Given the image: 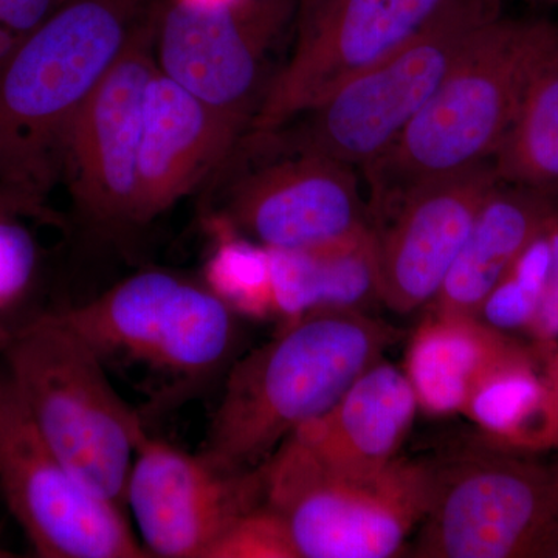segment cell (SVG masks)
<instances>
[{
	"mask_svg": "<svg viewBox=\"0 0 558 558\" xmlns=\"http://www.w3.org/2000/svg\"><path fill=\"white\" fill-rule=\"evenodd\" d=\"M502 183L558 197V60L532 84L494 160Z\"/></svg>",
	"mask_w": 558,
	"mask_h": 558,
	"instance_id": "21",
	"label": "cell"
},
{
	"mask_svg": "<svg viewBox=\"0 0 558 558\" xmlns=\"http://www.w3.org/2000/svg\"><path fill=\"white\" fill-rule=\"evenodd\" d=\"M183 2L196 3V5L220 7L231 5V3L241 2V0H183Z\"/></svg>",
	"mask_w": 558,
	"mask_h": 558,
	"instance_id": "31",
	"label": "cell"
},
{
	"mask_svg": "<svg viewBox=\"0 0 558 558\" xmlns=\"http://www.w3.org/2000/svg\"><path fill=\"white\" fill-rule=\"evenodd\" d=\"M159 13L140 25L81 106L62 150L61 180L76 211L109 233L134 229L143 110L157 70Z\"/></svg>",
	"mask_w": 558,
	"mask_h": 558,
	"instance_id": "12",
	"label": "cell"
},
{
	"mask_svg": "<svg viewBox=\"0 0 558 558\" xmlns=\"http://www.w3.org/2000/svg\"><path fill=\"white\" fill-rule=\"evenodd\" d=\"M499 183L487 161L413 191L373 223L381 304L396 314H411L435 300Z\"/></svg>",
	"mask_w": 558,
	"mask_h": 558,
	"instance_id": "15",
	"label": "cell"
},
{
	"mask_svg": "<svg viewBox=\"0 0 558 558\" xmlns=\"http://www.w3.org/2000/svg\"><path fill=\"white\" fill-rule=\"evenodd\" d=\"M293 7V0L220 7L167 0L157 20V68L242 135L269 86L267 54Z\"/></svg>",
	"mask_w": 558,
	"mask_h": 558,
	"instance_id": "10",
	"label": "cell"
},
{
	"mask_svg": "<svg viewBox=\"0 0 558 558\" xmlns=\"http://www.w3.org/2000/svg\"><path fill=\"white\" fill-rule=\"evenodd\" d=\"M69 0H0V25L27 36Z\"/></svg>",
	"mask_w": 558,
	"mask_h": 558,
	"instance_id": "28",
	"label": "cell"
},
{
	"mask_svg": "<svg viewBox=\"0 0 558 558\" xmlns=\"http://www.w3.org/2000/svg\"><path fill=\"white\" fill-rule=\"evenodd\" d=\"M264 502L299 558L399 556L427 513L435 464L398 458L371 475H339L281 447L259 468Z\"/></svg>",
	"mask_w": 558,
	"mask_h": 558,
	"instance_id": "7",
	"label": "cell"
},
{
	"mask_svg": "<svg viewBox=\"0 0 558 558\" xmlns=\"http://www.w3.org/2000/svg\"><path fill=\"white\" fill-rule=\"evenodd\" d=\"M398 330L362 312H315L233 362L199 453L213 468H260L379 362Z\"/></svg>",
	"mask_w": 558,
	"mask_h": 558,
	"instance_id": "2",
	"label": "cell"
},
{
	"mask_svg": "<svg viewBox=\"0 0 558 558\" xmlns=\"http://www.w3.org/2000/svg\"><path fill=\"white\" fill-rule=\"evenodd\" d=\"M543 376L548 388L550 413H553L554 447H558V347L548 355Z\"/></svg>",
	"mask_w": 558,
	"mask_h": 558,
	"instance_id": "30",
	"label": "cell"
},
{
	"mask_svg": "<svg viewBox=\"0 0 558 558\" xmlns=\"http://www.w3.org/2000/svg\"><path fill=\"white\" fill-rule=\"evenodd\" d=\"M160 0H69L0 69V186L47 204L81 106Z\"/></svg>",
	"mask_w": 558,
	"mask_h": 558,
	"instance_id": "3",
	"label": "cell"
},
{
	"mask_svg": "<svg viewBox=\"0 0 558 558\" xmlns=\"http://www.w3.org/2000/svg\"><path fill=\"white\" fill-rule=\"evenodd\" d=\"M207 558H299L282 520L260 502L242 513L208 550Z\"/></svg>",
	"mask_w": 558,
	"mask_h": 558,
	"instance_id": "26",
	"label": "cell"
},
{
	"mask_svg": "<svg viewBox=\"0 0 558 558\" xmlns=\"http://www.w3.org/2000/svg\"><path fill=\"white\" fill-rule=\"evenodd\" d=\"M548 236L550 247L548 284H546L537 318L527 333L539 351L549 355L558 347V211L550 219Z\"/></svg>",
	"mask_w": 558,
	"mask_h": 558,
	"instance_id": "27",
	"label": "cell"
},
{
	"mask_svg": "<svg viewBox=\"0 0 558 558\" xmlns=\"http://www.w3.org/2000/svg\"><path fill=\"white\" fill-rule=\"evenodd\" d=\"M11 554L9 553V550L7 549H3L2 546H0V557H10Z\"/></svg>",
	"mask_w": 558,
	"mask_h": 558,
	"instance_id": "33",
	"label": "cell"
},
{
	"mask_svg": "<svg viewBox=\"0 0 558 558\" xmlns=\"http://www.w3.org/2000/svg\"><path fill=\"white\" fill-rule=\"evenodd\" d=\"M520 348L478 317L432 312L411 337L403 368L418 410L438 417L461 413L478 381Z\"/></svg>",
	"mask_w": 558,
	"mask_h": 558,
	"instance_id": "19",
	"label": "cell"
},
{
	"mask_svg": "<svg viewBox=\"0 0 558 558\" xmlns=\"http://www.w3.org/2000/svg\"><path fill=\"white\" fill-rule=\"evenodd\" d=\"M451 0H301L295 46L270 78L253 138L284 126L438 17Z\"/></svg>",
	"mask_w": 558,
	"mask_h": 558,
	"instance_id": "11",
	"label": "cell"
},
{
	"mask_svg": "<svg viewBox=\"0 0 558 558\" xmlns=\"http://www.w3.org/2000/svg\"><path fill=\"white\" fill-rule=\"evenodd\" d=\"M98 357L165 379L167 398H185L233 359L238 315L205 282L167 270L123 279L97 299L54 310Z\"/></svg>",
	"mask_w": 558,
	"mask_h": 558,
	"instance_id": "6",
	"label": "cell"
},
{
	"mask_svg": "<svg viewBox=\"0 0 558 558\" xmlns=\"http://www.w3.org/2000/svg\"><path fill=\"white\" fill-rule=\"evenodd\" d=\"M315 312H362L381 304L373 227L325 247L311 248Z\"/></svg>",
	"mask_w": 558,
	"mask_h": 558,
	"instance_id": "23",
	"label": "cell"
},
{
	"mask_svg": "<svg viewBox=\"0 0 558 558\" xmlns=\"http://www.w3.org/2000/svg\"><path fill=\"white\" fill-rule=\"evenodd\" d=\"M241 135L159 68L148 84L134 229L148 226L230 159Z\"/></svg>",
	"mask_w": 558,
	"mask_h": 558,
	"instance_id": "16",
	"label": "cell"
},
{
	"mask_svg": "<svg viewBox=\"0 0 558 558\" xmlns=\"http://www.w3.org/2000/svg\"><path fill=\"white\" fill-rule=\"evenodd\" d=\"M548 556L558 557V542L553 546V548H550Z\"/></svg>",
	"mask_w": 558,
	"mask_h": 558,
	"instance_id": "32",
	"label": "cell"
},
{
	"mask_svg": "<svg viewBox=\"0 0 558 558\" xmlns=\"http://www.w3.org/2000/svg\"><path fill=\"white\" fill-rule=\"evenodd\" d=\"M28 216L0 209V339L36 312L31 307L38 288L43 255ZM31 219V218H28Z\"/></svg>",
	"mask_w": 558,
	"mask_h": 558,
	"instance_id": "25",
	"label": "cell"
},
{
	"mask_svg": "<svg viewBox=\"0 0 558 558\" xmlns=\"http://www.w3.org/2000/svg\"><path fill=\"white\" fill-rule=\"evenodd\" d=\"M558 539V464L478 453L435 465L414 556H546Z\"/></svg>",
	"mask_w": 558,
	"mask_h": 558,
	"instance_id": "8",
	"label": "cell"
},
{
	"mask_svg": "<svg viewBox=\"0 0 558 558\" xmlns=\"http://www.w3.org/2000/svg\"><path fill=\"white\" fill-rule=\"evenodd\" d=\"M216 248L205 266L207 288L238 317L277 318L271 284L270 250L241 236L226 218L215 223Z\"/></svg>",
	"mask_w": 558,
	"mask_h": 558,
	"instance_id": "22",
	"label": "cell"
},
{
	"mask_svg": "<svg viewBox=\"0 0 558 558\" xmlns=\"http://www.w3.org/2000/svg\"><path fill=\"white\" fill-rule=\"evenodd\" d=\"M0 209H11V211H20L22 215L28 216L31 219L39 220L44 223H53L60 226L61 219L57 213L51 211L46 204H39L0 186Z\"/></svg>",
	"mask_w": 558,
	"mask_h": 558,
	"instance_id": "29",
	"label": "cell"
},
{
	"mask_svg": "<svg viewBox=\"0 0 558 558\" xmlns=\"http://www.w3.org/2000/svg\"><path fill=\"white\" fill-rule=\"evenodd\" d=\"M532 2L556 3L558 0H532Z\"/></svg>",
	"mask_w": 558,
	"mask_h": 558,
	"instance_id": "34",
	"label": "cell"
},
{
	"mask_svg": "<svg viewBox=\"0 0 558 558\" xmlns=\"http://www.w3.org/2000/svg\"><path fill=\"white\" fill-rule=\"evenodd\" d=\"M557 211L554 197L499 183L429 303L433 314L478 317L499 278Z\"/></svg>",
	"mask_w": 558,
	"mask_h": 558,
	"instance_id": "18",
	"label": "cell"
},
{
	"mask_svg": "<svg viewBox=\"0 0 558 558\" xmlns=\"http://www.w3.org/2000/svg\"><path fill=\"white\" fill-rule=\"evenodd\" d=\"M461 414L502 449L534 451L554 447L545 376L524 347L488 371Z\"/></svg>",
	"mask_w": 558,
	"mask_h": 558,
	"instance_id": "20",
	"label": "cell"
},
{
	"mask_svg": "<svg viewBox=\"0 0 558 558\" xmlns=\"http://www.w3.org/2000/svg\"><path fill=\"white\" fill-rule=\"evenodd\" d=\"M558 60V25L498 16L484 25L395 145L363 168L371 223L428 183L494 160L532 84Z\"/></svg>",
	"mask_w": 558,
	"mask_h": 558,
	"instance_id": "1",
	"label": "cell"
},
{
	"mask_svg": "<svg viewBox=\"0 0 558 558\" xmlns=\"http://www.w3.org/2000/svg\"><path fill=\"white\" fill-rule=\"evenodd\" d=\"M0 360L54 453L81 483L123 508L132 462L149 433L97 352L51 310L3 336Z\"/></svg>",
	"mask_w": 558,
	"mask_h": 558,
	"instance_id": "4",
	"label": "cell"
},
{
	"mask_svg": "<svg viewBox=\"0 0 558 558\" xmlns=\"http://www.w3.org/2000/svg\"><path fill=\"white\" fill-rule=\"evenodd\" d=\"M502 2L451 0L400 49L290 120V130L255 140H271L282 154H317L363 170L395 145L470 40L501 16Z\"/></svg>",
	"mask_w": 558,
	"mask_h": 558,
	"instance_id": "5",
	"label": "cell"
},
{
	"mask_svg": "<svg viewBox=\"0 0 558 558\" xmlns=\"http://www.w3.org/2000/svg\"><path fill=\"white\" fill-rule=\"evenodd\" d=\"M548 226L529 242L484 301L478 318L492 328L505 333L529 332L534 325L548 284Z\"/></svg>",
	"mask_w": 558,
	"mask_h": 558,
	"instance_id": "24",
	"label": "cell"
},
{
	"mask_svg": "<svg viewBox=\"0 0 558 558\" xmlns=\"http://www.w3.org/2000/svg\"><path fill=\"white\" fill-rule=\"evenodd\" d=\"M417 410L405 371L380 359L284 442L328 472L371 475L399 458Z\"/></svg>",
	"mask_w": 558,
	"mask_h": 558,
	"instance_id": "17",
	"label": "cell"
},
{
	"mask_svg": "<svg viewBox=\"0 0 558 558\" xmlns=\"http://www.w3.org/2000/svg\"><path fill=\"white\" fill-rule=\"evenodd\" d=\"M0 494L43 558L149 557L123 508L81 483L0 368Z\"/></svg>",
	"mask_w": 558,
	"mask_h": 558,
	"instance_id": "9",
	"label": "cell"
},
{
	"mask_svg": "<svg viewBox=\"0 0 558 558\" xmlns=\"http://www.w3.org/2000/svg\"><path fill=\"white\" fill-rule=\"evenodd\" d=\"M264 501L260 470L227 473L167 440L140 442L124 506L149 557L207 558L242 513Z\"/></svg>",
	"mask_w": 558,
	"mask_h": 558,
	"instance_id": "13",
	"label": "cell"
},
{
	"mask_svg": "<svg viewBox=\"0 0 558 558\" xmlns=\"http://www.w3.org/2000/svg\"><path fill=\"white\" fill-rule=\"evenodd\" d=\"M223 218L277 250L325 247L373 227L354 168L317 154H288L238 180Z\"/></svg>",
	"mask_w": 558,
	"mask_h": 558,
	"instance_id": "14",
	"label": "cell"
}]
</instances>
